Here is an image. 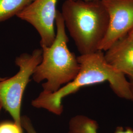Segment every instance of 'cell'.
I'll list each match as a JSON object with an SVG mask.
<instances>
[{
	"instance_id": "1",
	"label": "cell",
	"mask_w": 133,
	"mask_h": 133,
	"mask_svg": "<svg viewBox=\"0 0 133 133\" xmlns=\"http://www.w3.org/2000/svg\"><path fill=\"white\" fill-rule=\"evenodd\" d=\"M61 13L81 55L99 50L109 23V15L101 0H66Z\"/></svg>"
},
{
	"instance_id": "2",
	"label": "cell",
	"mask_w": 133,
	"mask_h": 133,
	"mask_svg": "<svg viewBox=\"0 0 133 133\" xmlns=\"http://www.w3.org/2000/svg\"><path fill=\"white\" fill-rule=\"evenodd\" d=\"M55 24L57 28L55 38L48 47H43L42 60L36 67L32 76L35 82L42 84L43 92L53 93L62 86L72 81L77 76L79 64L77 57L68 47L69 38L66 26L60 11L57 10Z\"/></svg>"
},
{
	"instance_id": "3",
	"label": "cell",
	"mask_w": 133,
	"mask_h": 133,
	"mask_svg": "<svg viewBox=\"0 0 133 133\" xmlns=\"http://www.w3.org/2000/svg\"><path fill=\"white\" fill-rule=\"evenodd\" d=\"M77 59L79 64L77 76L71 81L50 95V100L53 104L61 105L64 98L76 93L81 88L105 81L109 83L111 90L119 98L132 101L129 81L124 74L106 61L103 51L98 50L81 55Z\"/></svg>"
},
{
	"instance_id": "4",
	"label": "cell",
	"mask_w": 133,
	"mask_h": 133,
	"mask_svg": "<svg viewBox=\"0 0 133 133\" xmlns=\"http://www.w3.org/2000/svg\"><path fill=\"white\" fill-rule=\"evenodd\" d=\"M42 49H36L31 54L24 53L15 59L19 68L18 72L10 78H0V101L15 123L21 126V108L23 96L36 67L42 60Z\"/></svg>"
},
{
	"instance_id": "5",
	"label": "cell",
	"mask_w": 133,
	"mask_h": 133,
	"mask_svg": "<svg viewBox=\"0 0 133 133\" xmlns=\"http://www.w3.org/2000/svg\"><path fill=\"white\" fill-rule=\"evenodd\" d=\"M58 0H34L17 15L32 25L38 32L42 48L48 47L54 42L56 9Z\"/></svg>"
},
{
	"instance_id": "6",
	"label": "cell",
	"mask_w": 133,
	"mask_h": 133,
	"mask_svg": "<svg viewBox=\"0 0 133 133\" xmlns=\"http://www.w3.org/2000/svg\"><path fill=\"white\" fill-rule=\"evenodd\" d=\"M107 11L109 23L99 47L105 51L133 30V0H101Z\"/></svg>"
},
{
	"instance_id": "7",
	"label": "cell",
	"mask_w": 133,
	"mask_h": 133,
	"mask_svg": "<svg viewBox=\"0 0 133 133\" xmlns=\"http://www.w3.org/2000/svg\"><path fill=\"white\" fill-rule=\"evenodd\" d=\"M106 61L119 72L128 76L133 71V39L124 37L105 51Z\"/></svg>"
},
{
	"instance_id": "8",
	"label": "cell",
	"mask_w": 133,
	"mask_h": 133,
	"mask_svg": "<svg viewBox=\"0 0 133 133\" xmlns=\"http://www.w3.org/2000/svg\"><path fill=\"white\" fill-rule=\"evenodd\" d=\"M99 124L96 120L82 114H78L71 118L68 133H99ZM114 133H133L131 127H117Z\"/></svg>"
},
{
	"instance_id": "9",
	"label": "cell",
	"mask_w": 133,
	"mask_h": 133,
	"mask_svg": "<svg viewBox=\"0 0 133 133\" xmlns=\"http://www.w3.org/2000/svg\"><path fill=\"white\" fill-rule=\"evenodd\" d=\"M34 0H0V23L17 15Z\"/></svg>"
},
{
	"instance_id": "10",
	"label": "cell",
	"mask_w": 133,
	"mask_h": 133,
	"mask_svg": "<svg viewBox=\"0 0 133 133\" xmlns=\"http://www.w3.org/2000/svg\"><path fill=\"white\" fill-rule=\"evenodd\" d=\"M21 126L11 121H5L0 123V133H23Z\"/></svg>"
},
{
	"instance_id": "11",
	"label": "cell",
	"mask_w": 133,
	"mask_h": 133,
	"mask_svg": "<svg viewBox=\"0 0 133 133\" xmlns=\"http://www.w3.org/2000/svg\"><path fill=\"white\" fill-rule=\"evenodd\" d=\"M21 124L22 128L27 133H37L34 127L31 120L26 115L21 116Z\"/></svg>"
},
{
	"instance_id": "12",
	"label": "cell",
	"mask_w": 133,
	"mask_h": 133,
	"mask_svg": "<svg viewBox=\"0 0 133 133\" xmlns=\"http://www.w3.org/2000/svg\"><path fill=\"white\" fill-rule=\"evenodd\" d=\"M130 90L131 92V94L132 96V101H133V80H130Z\"/></svg>"
},
{
	"instance_id": "13",
	"label": "cell",
	"mask_w": 133,
	"mask_h": 133,
	"mask_svg": "<svg viewBox=\"0 0 133 133\" xmlns=\"http://www.w3.org/2000/svg\"><path fill=\"white\" fill-rule=\"evenodd\" d=\"M127 36L129 38L133 39V30L127 35Z\"/></svg>"
},
{
	"instance_id": "14",
	"label": "cell",
	"mask_w": 133,
	"mask_h": 133,
	"mask_svg": "<svg viewBox=\"0 0 133 133\" xmlns=\"http://www.w3.org/2000/svg\"><path fill=\"white\" fill-rule=\"evenodd\" d=\"M127 76H128L130 78V80H133V71Z\"/></svg>"
},
{
	"instance_id": "15",
	"label": "cell",
	"mask_w": 133,
	"mask_h": 133,
	"mask_svg": "<svg viewBox=\"0 0 133 133\" xmlns=\"http://www.w3.org/2000/svg\"><path fill=\"white\" fill-rule=\"evenodd\" d=\"M3 108V105H2V103H1V101H0V111H1V109Z\"/></svg>"
},
{
	"instance_id": "16",
	"label": "cell",
	"mask_w": 133,
	"mask_h": 133,
	"mask_svg": "<svg viewBox=\"0 0 133 133\" xmlns=\"http://www.w3.org/2000/svg\"><path fill=\"white\" fill-rule=\"evenodd\" d=\"M66 1V0H65ZM83 1H100V0H83Z\"/></svg>"
}]
</instances>
